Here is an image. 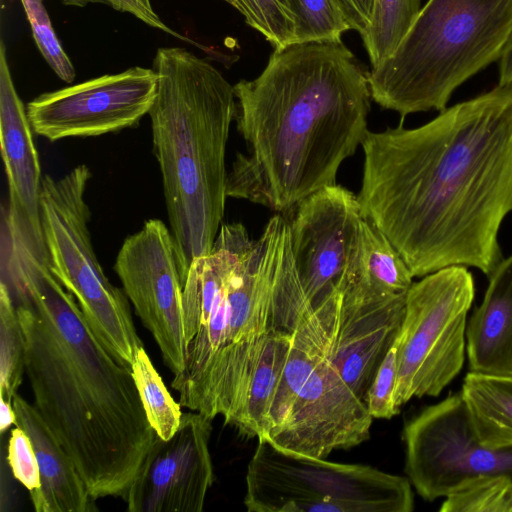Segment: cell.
<instances>
[{
    "mask_svg": "<svg viewBox=\"0 0 512 512\" xmlns=\"http://www.w3.org/2000/svg\"><path fill=\"white\" fill-rule=\"evenodd\" d=\"M301 311V310H300ZM299 312L286 310L281 320L273 317L250 377L236 429L247 437L262 438L268 411L292 344V327Z\"/></svg>",
    "mask_w": 512,
    "mask_h": 512,
    "instance_id": "20",
    "label": "cell"
},
{
    "mask_svg": "<svg viewBox=\"0 0 512 512\" xmlns=\"http://www.w3.org/2000/svg\"><path fill=\"white\" fill-rule=\"evenodd\" d=\"M474 297V278L465 266L430 273L408 289L398 335L394 400L399 409L414 397L439 396L458 376Z\"/></svg>",
    "mask_w": 512,
    "mask_h": 512,
    "instance_id": "10",
    "label": "cell"
},
{
    "mask_svg": "<svg viewBox=\"0 0 512 512\" xmlns=\"http://www.w3.org/2000/svg\"><path fill=\"white\" fill-rule=\"evenodd\" d=\"M0 432L4 434L6 430L16 423V416L13 405L0 399Z\"/></svg>",
    "mask_w": 512,
    "mask_h": 512,
    "instance_id": "35",
    "label": "cell"
},
{
    "mask_svg": "<svg viewBox=\"0 0 512 512\" xmlns=\"http://www.w3.org/2000/svg\"><path fill=\"white\" fill-rule=\"evenodd\" d=\"M499 374V373H498ZM500 374H506V375H509V376H512V362L509 364V366L505 369V371L503 373H500Z\"/></svg>",
    "mask_w": 512,
    "mask_h": 512,
    "instance_id": "36",
    "label": "cell"
},
{
    "mask_svg": "<svg viewBox=\"0 0 512 512\" xmlns=\"http://www.w3.org/2000/svg\"><path fill=\"white\" fill-rule=\"evenodd\" d=\"M144 5H146L149 8H152V5L150 3V0H140Z\"/></svg>",
    "mask_w": 512,
    "mask_h": 512,
    "instance_id": "37",
    "label": "cell"
},
{
    "mask_svg": "<svg viewBox=\"0 0 512 512\" xmlns=\"http://www.w3.org/2000/svg\"><path fill=\"white\" fill-rule=\"evenodd\" d=\"M234 91L246 152L228 172L227 197L280 214L335 185L340 165L369 131L368 74L342 42L274 50L260 75Z\"/></svg>",
    "mask_w": 512,
    "mask_h": 512,
    "instance_id": "3",
    "label": "cell"
},
{
    "mask_svg": "<svg viewBox=\"0 0 512 512\" xmlns=\"http://www.w3.org/2000/svg\"><path fill=\"white\" fill-rule=\"evenodd\" d=\"M405 305L406 293L381 294L353 285L341 291L331 325L329 356L362 401L401 331Z\"/></svg>",
    "mask_w": 512,
    "mask_h": 512,
    "instance_id": "16",
    "label": "cell"
},
{
    "mask_svg": "<svg viewBox=\"0 0 512 512\" xmlns=\"http://www.w3.org/2000/svg\"><path fill=\"white\" fill-rule=\"evenodd\" d=\"M413 278L390 240L363 217L357 251L343 288L354 285L381 294L406 293Z\"/></svg>",
    "mask_w": 512,
    "mask_h": 512,
    "instance_id": "22",
    "label": "cell"
},
{
    "mask_svg": "<svg viewBox=\"0 0 512 512\" xmlns=\"http://www.w3.org/2000/svg\"><path fill=\"white\" fill-rule=\"evenodd\" d=\"M512 36V0H428L394 52L372 67V99L407 115L447 108L453 92L499 61Z\"/></svg>",
    "mask_w": 512,
    "mask_h": 512,
    "instance_id": "6",
    "label": "cell"
},
{
    "mask_svg": "<svg viewBox=\"0 0 512 512\" xmlns=\"http://www.w3.org/2000/svg\"><path fill=\"white\" fill-rule=\"evenodd\" d=\"M123 291L152 334L173 377L185 368L182 284L171 231L149 219L128 236L114 263Z\"/></svg>",
    "mask_w": 512,
    "mask_h": 512,
    "instance_id": "12",
    "label": "cell"
},
{
    "mask_svg": "<svg viewBox=\"0 0 512 512\" xmlns=\"http://www.w3.org/2000/svg\"><path fill=\"white\" fill-rule=\"evenodd\" d=\"M27 110L19 97L0 44V146L8 183V206L3 213L2 238L26 245L48 258L40 197L39 156Z\"/></svg>",
    "mask_w": 512,
    "mask_h": 512,
    "instance_id": "17",
    "label": "cell"
},
{
    "mask_svg": "<svg viewBox=\"0 0 512 512\" xmlns=\"http://www.w3.org/2000/svg\"><path fill=\"white\" fill-rule=\"evenodd\" d=\"M1 282L22 326L36 409L91 495L124 498L156 435L131 367L98 339L48 259L4 242Z\"/></svg>",
    "mask_w": 512,
    "mask_h": 512,
    "instance_id": "2",
    "label": "cell"
},
{
    "mask_svg": "<svg viewBox=\"0 0 512 512\" xmlns=\"http://www.w3.org/2000/svg\"><path fill=\"white\" fill-rule=\"evenodd\" d=\"M244 505L250 512H411L414 495L408 478L260 438L247 468Z\"/></svg>",
    "mask_w": 512,
    "mask_h": 512,
    "instance_id": "9",
    "label": "cell"
},
{
    "mask_svg": "<svg viewBox=\"0 0 512 512\" xmlns=\"http://www.w3.org/2000/svg\"><path fill=\"white\" fill-rule=\"evenodd\" d=\"M21 3L42 56L61 80L72 83L75 68L54 32L42 0H21Z\"/></svg>",
    "mask_w": 512,
    "mask_h": 512,
    "instance_id": "29",
    "label": "cell"
},
{
    "mask_svg": "<svg viewBox=\"0 0 512 512\" xmlns=\"http://www.w3.org/2000/svg\"><path fill=\"white\" fill-rule=\"evenodd\" d=\"M295 269L313 307L341 290L357 251L363 219L357 196L324 187L283 214Z\"/></svg>",
    "mask_w": 512,
    "mask_h": 512,
    "instance_id": "14",
    "label": "cell"
},
{
    "mask_svg": "<svg viewBox=\"0 0 512 512\" xmlns=\"http://www.w3.org/2000/svg\"><path fill=\"white\" fill-rule=\"evenodd\" d=\"M287 238L280 213L256 240L242 223L223 224L211 252L191 264L182 283L186 363L171 382L181 406L236 427L273 325L275 278Z\"/></svg>",
    "mask_w": 512,
    "mask_h": 512,
    "instance_id": "4",
    "label": "cell"
},
{
    "mask_svg": "<svg viewBox=\"0 0 512 512\" xmlns=\"http://www.w3.org/2000/svg\"><path fill=\"white\" fill-rule=\"evenodd\" d=\"M403 440L405 472L427 501L447 497L481 477H512V448L495 449L481 443L461 391L407 422Z\"/></svg>",
    "mask_w": 512,
    "mask_h": 512,
    "instance_id": "11",
    "label": "cell"
},
{
    "mask_svg": "<svg viewBox=\"0 0 512 512\" xmlns=\"http://www.w3.org/2000/svg\"><path fill=\"white\" fill-rule=\"evenodd\" d=\"M420 9V0H374L370 23L361 35L372 67L394 52Z\"/></svg>",
    "mask_w": 512,
    "mask_h": 512,
    "instance_id": "23",
    "label": "cell"
},
{
    "mask_svg": "<svg viewBox=\"0 0 512 512\" xmlns=\"http://www.w3.org/2000/svg\"><path fill=\"white\" fill-rule=\"evenodd\" d=\"M460 391L481 443L512 448V376L469 371Z\"/></svg>",
    "mask_w": 512,
    "mask_h": 512,
    "instance_id": "21",
    "label": "cell"
},
{
    "mask_svg": "<svg viewBox=\"0 0 512 512\" xmlns=\"http://www.w3.org/2000/svg\"><path fill=\"white\" fill-rule=\"evenodd\" d=\"M131 370L151 426L162 439L168 440L180 424V403L171 396L144 346L138 349Z\"/></svg>",
    "mask_w": 512,
    "mask_h": 512,
    "instance_id": "24",
    "label": "cell"
},
{
    "mask_svg": "<svg viewBox=\"0 0 512 512\" xmlns=\"http://www.w3.org/2000/svg\"><path fill=\"white\" fill-rule=\"evenodd\" d=\"M245 22L273 46L283 49L297 43L296 20L289 0H235Z\"/></svg>",
    "mask_w": 512,
    "mask_h": 512,
    "instance_id": "26",
    "label": "cell"
},
{
    "mask_svg": "<svg viewBox=\"0 0 512 512\" xmlns=\"http://www.w3.org/2000/svg\"><path fill=\"white\" fill-rule=\"evenodd\" d=\"M154 69L134 66L56 91L27 104L34 133L49 141L93 137L137 125L155 101Z\"/></svg>",
    "mask_w": 512,
    "mask_h": 512,
    "instance_id": "13",
    "label": "cell"
},
{
    "mask_svg": "<svg viewBox=\"0 0 512 512\" xmlns=\"http://www.w3.org/2000/svg\"><path fill=\"white\" fill-rule=\"evenodd\" d=\"M66 6L84 7L91 3H101L112 7L113 9L129 13L145 24L169 33L173 36L184 39L183 36L170 29L158 16L153 8L144 5L140 0H61Z\"/></svg>",
    "mask_w": 512,
    "mask_h": 512,
    "instance_id": "32",
    "label": "cell"
},
{
    "mask_svg": "<svg viewBox=\"0 0 512 512\" xmlns=\"http://www.w3.org/2000/svg\"><path fill=\"white\" fill-rule=\"evenodd\" d=\"M441 512H512V477L478 478L445 497Z\"/></svg>",
    "mask_w": 512,
    "mask_h": 512,
    "instance_id": "27",
    "label": "cell"
},
{
    "mask_svg": "<svg viewBox=\"0 0 512 512\" xmlns=\"http://www.w3.org/2000/svg\"><path fill=\"white\" fill-rule=\"evenodd\" d=\"M15 426L30 438L40 474V486L29 491L36 512H91L96 499L69 454L60 445L34 404L19 394L12 400Z\"/></svg>",
    "mask_w": 512,
    "mask_h": 512,
    "instance_id": "18",
    "label": "cell"
},
{
    "mask_svg": "<svg viewBox=\"0 0 512 512\" xmlns=\"http://www.w3.org/2000/svg\"><path fill=\"white\" fill-rule=\"evenodd\" d=\"M350 30L360 36L368 27L374 0H335Z\"/></svg>",
    "mask_w": 512,
    "mask_h": 512,
    "instance_id": "33",
    "label": "cell"
},
{
    "mask_svg": "<svg viewBox=\"0 0 512 512\" xmlns=\"http://www.w3.org/2000/svg\"><path fill=\"white\" fill-rule=\"evenodd\" d=\"M297 43L342 42L350 30L335 0H289Z\"/></svg>",
    "mask_w": 512,
    "mask_h": 512,
    "instance_id": "28",
    "label": "cell"
},
{
    "mask_svg": "<svg viewBox=\"0 0 512 512\" xmlns=\"http://www.w3.org/2000/svg\"><path fill=\"white\" fill-rule=\"evenodd\" d=\"M25 373V338L10 292L0 282V399L12 404Z\"/></svg>",
    "mask_w": 512,
    "mask_h": 512,
    "instance_id": "25",
    "label": "cell"
},
{
    "mask_svg": "<svg viewBox=\"0 0 512 512\" xmlns=\"http://www.w3.org/2000/svg\"><path fill=\"white\" fill-rule=\"evenodd\" d=\"M357 200L414 277L450 266L487 278L512 212V86L457 103L416 128L368 131Z\"/></svg>",
    "mask_w": 512,
    "mask_h": 512,
    "instance_id": "1",
    "label": "cell"
},
{
    "mask_svg": "<svg viewBox=\"0 0 512 512\" xmlns=\"http://www.w3.org/2000/svg\"><path fill=\"white\" fill-rule=\"evenodd\" d=\"M399 339L388 350L368 388L365 403L370 415L376 419H391L399 413L394 392L398 370Z\"/></svg>",
    "mask_w": 512,
    "mask_h": 512,
    "instance_id": "30",
    "label": "cell"
},
{
    "mask_svg": "<svg viewBox=\"0 0 512 512\" xmlns=\"http://www.w3.org/2000/svg\"><path fill=\"white\" fill-rule=\"evenodd\" d=\"M339 299L337 293L315 307L308 301L301 309L262 437L279 448L324 459L367 440L373 421L366 403L330 360Z\"/></svg>",
    "mask_w": 512,
    "mask_h": 512,
    "instance_id": "7",
    "label": "cell"
},
{
    "mask_svg": "<svg viewBox=\"0 0 512 512\" xmlns=\"http://www.w3.org/2000/svg\"><path fill=\"white\" fill-rule=\"evenodd\" d=\"M498 86H512V36L499 60Z\"/></svg>",
    "mask_w": 512,
    "mask_h": 512,
    "instance_id": "34",
    "label": "cell"
},
{
    "mask_svg": "<svg viewBox=\"0 0 512 512\" xmlns=\"http://www.w3.org/2000/svg\"><path fill=\"white\" fill-rule=\"evenodd\" d=\"M153 69L157 94L148 115L182 284L221 227L236 96L217 68L184 48H159Z\"/></svg>",
    "mask_w": 512,
    "mask_h": 512,
    "instance_id": "5",
    "label": "cell"
},
{
    "mask_svg": "<svg viewBox=\"0 0 512 512\" xmlns=\"http://www.w3.org/2000/svg\"><path fill=\"white\" fill-rule=\"evenodd\" d=\"M7 461L11 472L28 491L40 486L37 458L28 435L19 427L11 430Z\"/></svg>",
    "mask_w": 512,
    "mask_h": 512,
    "instance_id": "31",
    "label": "cell"
},
{
    "mask_svg": "<svg viewBox=\"0 0 512 512\" xmlns=\"http://www.w3.org/2000/svg\"><path fill=\"white\" fill-rule=\"evenodd\" d=\"M470 371L503 373L512 362V253L488 277L466 330Z\"/></svg>",
    "mask_w": 512,
    "mask_h": 512,
    "instance_id": "19",
    "label": "cell"
},
{
    "mask_svg": "<svg viewBox=\"0 0 512 512\" xmlns=\"http://www.w3.org/2000/svg\"><path fill=\"white\" fill-rule=\"evenodd\" d=\"M90 179L85 164L58 178L43 177L40 208L49 267L102 344L131 367L143 344L126 294L109 282L92 246L85 200Z\"/></svg>",
    "mask_w": 512,
    "mask_h": 512,
    "instance_id": "8",
    "label": "cell"
},
{
    "mask_svg": "<svg viewBox=\"0 0 512 512\" xmlns=\"http://www.w3.org/2000/svg\"><path fill=\"white\" fill-rule=\"evenodd\" d=\"M212 419L185 412L168 439L157 433L125 497L129 512H201L214 481Z\"/></svg>",
    "mask_w": 512,
    "mask_h": 512,
    "instance_id": "15",
    "label": "cell"
},
{
    "mask_svg": "<svg viewBox=\"0 0 512 512\" xmlns=\"http://www.w3.org/2000/svg\"><path fill=\"white\" fill-rule=\"evenodd\" d=\"M224 1L227 2L228 4H230L231 6H233L235 8V6H236L235 0H224Z\"/></svg>",
    "mask_w": 512,
    "mask_h": 512,
    "instance_id": "38",
    "label": "cell"
}]
</instances>
